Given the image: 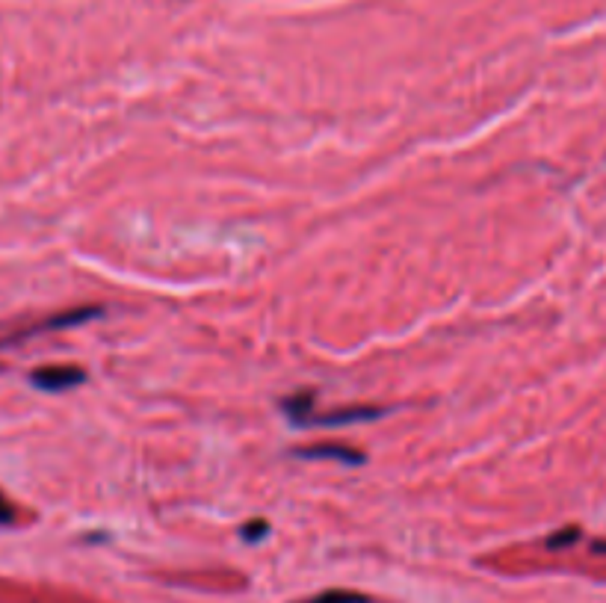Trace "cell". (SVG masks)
<instances>
[{
	"instance_id": "cell-3",
	"label": "cell",
	"mask_w": 606,
	"mask_h": 603,
	"mask_svg": "<svg viewBox=\"0 0 606 603\" xmlns=\"http://www.w3.org/2000/svg\"><path fill=\"white\" fill-rule=\"evenodd\" d=\"M385 408H373V405H355V408H340V411H329L320 417H308L305 426H349V423H367L382 417Z\"/></svg>"
},
{
	"instance_id": "cell-9",
	"label": "cell",
	"mask_w": 606,
	"mask_h": 603,
	"mask_svg": "<svg viewBox=\"0 0 606 603\" xmlns=\"http://www.w3.org/2000/svg\"><path fill=\"white\" fill-rule=\"evenodd\" d=\"M0 524L6 527V524H15V509H12V503L0 494Z\"/></svg>"
},
{
	"instance_id": "cell-1",
	"label": "cell",
	"mask_w": 606,
	"mask_h": 603,
	"mask_svg": "<svg viewBox=\"0 0 606 603\" xmlns=\"http://www.w3.org/2000/svg\"><path fill=\"white\" fill-rule=\"evenodd\" d=\"M30 382H33L39 391L60 394V391L83 385V382H86V373H83L80 367H71V364H68V367L57 364V367H39V370H33V373H30Z\"/></svg>"
},
{
	"instance_id": "cell-6",
	"label": "cell",
	"mask_w": 606,
	"mask_h": 603,
	"mask_svg": "<svg viewBox=\"0 0 606 603\" xmlns=\"http://www.w3.org/2000/svg\"><path fill=\"white\" fill-rule=\"evenodd\" d=\"M305 603H370L367 595H358V592H340V589H332V592H323L317 598Z\"/></svg>"
},
{
	"instance_id": "cell-5",
	"label": "cell",
	"mask_w": 606,
	"mask_h": 603,
	"mask_svg": "<svg viewBox=\"0 0 606 603\" xmlns=\"http://www.w3.org/2000/svg\"><path fill=\"white\" fill-rule=\"evenodd\" d=\"M104 314V308H74V311H66V314H60V317H51L45 326H39V329H74V326H83V323H89V320H95V317H101Z\"/></svg>"
},
{
	"instance_id": "cell-8",
	"label": "cell",
	"mask_w": 606,
	"mask_h": 603,
	"mask_svg": "<svg viewBox=\"0 0 606 603\" xmlns=\"http://www.w3.org/2000/svg\"><path fill=\"white\" fill-rule=\"evenodd\" d=\"M580 538V530H565V533H556V536L547 538V547H568Z\"/></svg>"
},
{
	"instance_id": "cell-4",
	"label": "cell",
	"mask_w": 606,
	"mask_h": 603,
	"mask_svg": "<svg viewBox=\"0 0 606 603\" xmlns=\"http://www.w3.org/2000/svg\"><path fill=\"white\" fill-rule=\"evenodd\" d=\"M284 414L296 423V426H305L308 417H314V391H302V394H293L284 400Z\"/></svg>"
},
{
	"instance_id": "cell-2",
	"label": "cell",
	"mask_w": 606,
	"mask_h": 603,
	"mask_svg": "<svg viewBox=\"0 0 606 603\" xmlns=\"http://www.w3.org/2000/svg\"><path fill=\"white\" fill-rule=\"evenodd\" d=\"M296 459H332V462H343V465H364V453H358L355 447L349 444H340V441H317V444H308V447H296L293 450Z\"/></svg>"
},
{
	"instance_id": "cell-7",
	"label": "cell",
	"mask_w": 606,
	"mask_h": 603,
	"mask_svg": "<svg viewBox=\"0 0 606 603\" xmlns=\"http://www.w3.org/2000/svg\"><path fill=\"white\" fill-rule=\"evenodd\" d=\"M267 533H270L267 521H252V524L243 527V538H246V541H261Z\"/></svg>"
}]
</instances>
